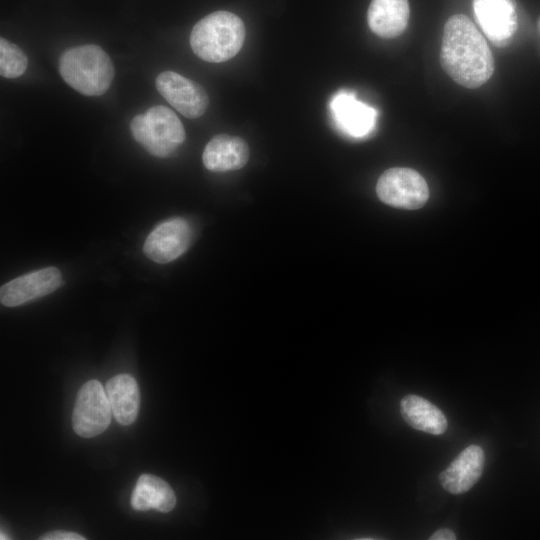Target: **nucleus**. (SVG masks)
<instances>
[{
  "mask_svg": "<svg viewBox=\"0 0 540 540\" xmlns=\"http://www.w3.org/2000/svg\"><path fill=\"white\" fill-rule=\"evenodd\" d=\"M440 63L457 84L469 89L483 85L494 72V58L485 38L463 14L453 15L445 23Z\"/></svg>",
  "mask_w": 540,
  "mask_h": 540,
  "instance_id": "f257e3e1",
  "label": "nucleus"
},
{
  "mask_svg": "<svg viewBox=\"0 0 540 540\" xmlns=\"http://www.w3.org/2000/svg\"><path fill=\"white\" fill-rule=\"evenodd\" d=\"M243 21L229 11H216L198 21L190 34L192 51L200 59L219 63L233 58L245 40Z\"/></svg>",
  "mask_w": 540,
  "mask_h": 540,
  "instance_id": "f03ea898",
  "label": "nucleus"
},
{
  "mask_svg": "<svg viewBox=\"0 0 540 540\" xmlns=\"http://www.w3.org/2000/svg\"><path fill=\"white\" fill-rule=\"evenodd\" d=\"M59 73L73 89L85 96H100L110 87L114 66L108 54L94 44L66 49L59 59Z\"/></svg>",
  "mask_w": 540,
  "mask_h": 540,
  "instance_id": "7ed1b4c3",
  "label": "nucleus"
},
{
  "mask_svg": "<svg viewBox=\"0 0 540 540\" xmlns=\"http://www.w3.org/2000/svg\"><path fill=\"white\" fill-rule=\"evenodd\" d=\"M130 130L134 139L151 155L164 158L184 142L186 134L178 116L163 105L153 106L136 115Z\"/></svg>",
  "mask_w": 540,
  "mask_h": 540,
  "instance_id": "20e7f679",
  "label": "nucleus"
},
{
  "mask_svg": "<svg viewBox=\"0 0 540 540\" xmlns=\"http://www.w3.org/2000/svg\"><path fill=\"white\" fill-rule=\"evenodd\" d=\"M376 193L385 204L407 210L421 208L429 198L425 179L417 171L405 167L383 172L377 181Z\"/></svg>",
  "mask_w": 540,
  "mask_h": 540,
  "instance_id": "39448f33",
  "label": "nucleus"
},
{
  "mask_svg": "<svg viewBox=\"0 0 540 540\" xmlns=\"http://www.w3.org/2000/svg\"><path fill=\"white\" fill-rule=\"evenodd\" d=\"M111 406L101 383L89 380L79 389L72 415L73 429L81 437L103 433L111 422Z\"/></svg>",
  "mask_w": 540,
  "mask_h": 540,
  "instance_id": "423d86ee",
  "label": "nucleus"
},
{
  "mask_svg": "<svg viewBox=\"0 0 540 540\" xmlns=\"http://www.w3.org/2000/svg\"><path fill=\"white\" fill-rule=\"evenodd\" d=\"M192 240V228L181 217L167 219L158 224L147 236L143 252L147 258L159 263H169L187 251Z\"/></svg>",
  "mask_w": 540,
  "mask_h": 540,
  "instance_id": "0eeeda50",
  "label": "nucleus"
},
{
  "mask_svg": "<svg viewBox=\"0 0 540 540\" xmlns=\"http://www.w3.org/2000/svg\"><path fill=\"white\" fill-rule=\"evenodd\" d=\"M155 84L160 95L183 116L194 119L206 112L209 98L198 83L174 71H164Z\"/></svg>",
  "mask_w": 540,
  "mask_h": 540,
  "instance_id": "6e6552de",
  "label": "nucleus"
},
{
  "mask_svg": "<svg viewBox=\"0 0 540 540\" xmlns=\"http://www.w3.org/2000/svg\"><path fill=\"white\" fill-rule=\"evenodd\" d=\"M330 110L338 129L350 137H365L375 128L377 110L358 100L351 91L337 92L331 99Z\"/></svg>",
  "mask_w": 540,
  "mask_h": 540,
  "instance_id": "1a4fd4ad",
  "label": "nucleus"
},
{
  "mask_svg": "<svg viewBox=\"0 0 540 540\" xmlns=\"http://www.w3.org/2000/svg\"><path fill=\"white\" fill-rule=\"evenodd\" d=\"M62 275L56 267H46L17 277L0 289V301L4 306L15 307L57 290Z\"/></svg>",
  "mask_w": 540,
  "mask_h": 540,
  "instance_id": "9d476101",
  "label": "nucleus"
},
{
  "mask_svg": "<svg viewBox=\"0 0 540 540\" xmlns=\"http://www.w3.org/2000/svg\"><path fill=\"white\" fill-rule=\"evenodd\" d=\"M478 24L497 46L508 44L517 29V15L512 0H473Z\"/></svg>",
  "mask_w": 540,
  "mask_h": 540,
  "instance_id": "9b49d317",
  "label": "nucleus"
},
{
  "mask_svg": "<svg viewBox=\"0 0 540 540\" xmlns=\"http://www.w3.org/2000/svg\"><path fill=\"white\" fill-rule=\"evenodd\" d=\"M485 462L481 447L470 445L439 475L441 486L451 494H463L480 479Z\"/></svg>",
  "mask_w": 540,
  "mask_h": 540,
  "instance_id": "f8f14e48",
  "label": "nucleus"
},
{
  "mask_svg": "<svg viewBox=\"0 0 540 540\" xmlns=\"http://www.w3.org/2000/svg\"><path fill=\"white\" fill-rule=\"evenodd\" d=\"M249 154L248 144L241 137L218 134L206 144L202 160L208 170L226 172L244 167Z\"/></svg>",
  "mask_w": 540,
  "mask_h": 540,
  "instance_id": "ddd939ff",
  "label": "nucleus"
},
{
  "mask_svg": "<svg viewBox=\"0 0 540 540\" xmlns=\"http://www.w3.org/2000/svg\"><path fill=\"white\" fill-rule=\"evenodd\" d=\"M408 0H372L367 21L373 33L382 38H394L404 32L409 20Z\"/></svg>",
  "mask_w": 540,
  "mask_h": 540,
  "instance_id": "4468645a",
  "label": "nucleus"
},
{
  "mask_svg": "<svg viewBox=\"0 0 540 540\" xmlns=\"http://www.w3.org/2000/svg\"><path fill=\"white\" fill-rule=\"evenodd\" d=\"M106 394L112 414L121 425L132 424L140 406V391L136 380L128 374H118L106 383Z\"/></svg>",
  "mask_w": 540,
  "mask_h": 540,
  "instance_id": "2eb2a0df",
  "label": "nucleus"
},
{
  "mask_svg": "<svg viewBox=\"0 0 540 540\" xmlns=\"http://www.w3.org/2000/svg\"><path fill=\"white\" fill-rule=\"evenodd\" d=\"M130 503L136 511L154 509L167 513L175 507L176 496L171 486L162 478L142 474L132 491Z\"/></svg>",
  "mask_w": 540,
  "mask_h": 540,
  "instance_id": "dca6fc26",
  "label": "nucleus"
},
{
  "mask_svg": "<svg viewBox=\"0 0 540 540\" xmlns=\"http://www.w3.org/2000/svg\"><path fill=\"white\" fill-rule=\"evenodd\" d=\"M400 412L412 428L434 435L443 434L448 421L443 412L427 399L418 395H406L400 401Z\"/></svg>",
  "mask_w": 540,
  "mask_h": 540,
  "instance_id": "f3484780",
  "label": "nucleus"
},
{
  "mask_svg": "<svg viewBox=\"0 0 540 540\" xmlns=\"http://www.w3.org/2000/svg\"><path fill=\"white\" fill-rule=\"evenodd\" d=\"M28 65L25 53L17 45L1 37L0 39V74L5 78L21 76Z\"/></svg>",
  "mask_w": 540,
  "mask_h": 540,
  "instance_id": "a211bd4d",
  "label": "nucleus"
},
{
  "mask_svg": "<svg viewBox=\"0 0 540 540\" xmlns=\"http://www.w3.org/2000/svg\"><path fill=\"white\" fill-rule=\"evenodd\" d=\"M40 540H85L86 538L71 531L56 530L42 535Z\"/></svg>",
  "mask_w": 540,
  "mask_h": 540,
  "instance_id": "6ab92c4d",
  "label": "nucleus"
},
{
  "mask_svg": "<svg viewBox=\"0 0 540 540\" xmlns=\"http://www.w3.org/2000/svg\"><path fill=\"white\" fill-rule=\"evenodd\" d=\"M430 540H456V534L448 528L436 530L430 537Z\"/></svg>",
  "mask_w": 540,
  "mask_h": 540,
  "instance_id": "aec40b11",
  "label": "nucleus"
},
{
  "mask_svg": "<svg viewBox=\"0 0 540 540\" xmlns=\"http://www.w3.org/2000/svg\"><path fill=\"white\" fill-rule=\"evenodd\" d=\"M0 539H1V540H3V539H4V540L8 539V537H6V534L3 533L2 530H1V537H0Z\"/></svg>",
  "mask_w": 540,
  "mask_h": 540,
  "instance_id": "412c9836",
  "label": "nucleus"
},
{
  "mask_svg": "<svg viewBox=\"0 0 540 540\" xmlns=\"http://www.w3.org/2000/svg\"><path fill=\"white\" fill-rule=\"evenodd\" d=\"M539 26H540V22H539Z\"/></svg>",
  "mask_w": 540,
  "mask_h": 540,
  "instance_id": "4be33fe9",
  "label": "nucleus"
}]
</instances>
